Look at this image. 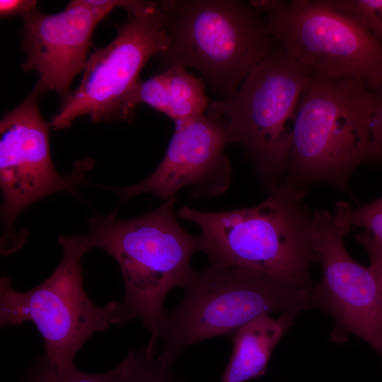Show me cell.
Listing matches in <instances>:
<instances>
[{"label": "cell", "mask_w": 382, "mask_h": 382, "mask_svg": "<svg viewBox=\"0 0 382 382\" xmlns=\"http://www.w3.org/2000/svg\"><path fill=\"white\" fill-rule=\"evenodd\" d=\"M183 296L167 312L158 359L171 366L192 345L216 336H231L263 315H296L317 308L314 289L244 267L209 265L193 271Z\"/></svg>", "instance_id": "5"}, {"label": "cell", "mask_w": 382, "mask_h": 382, "mask_svg": "<svg viewBox=\"0 0 382 382\" xmlns=\"http://www.w3.org/2000/svg\"><path fill=\"white\" fill-rule=\"evenodd\" d=\"M146 103L170 118L169 91L164 74L162 72L144 81H139L128 96L125 108L130 117L139 103Z\"/></svg>", "instance_id": "18"}, {"label": "cell", "mask_w": 382, "mask_h": 382, "mask_svg": "<svg viewBox=\"0 0 382 382\" xmlns=\"http://www.w3.org/2000/svg\"><path fill=\"white\" fill-rule=\"evenodd\" d=\"M107 14L84 0H74L58 13L36 9L23 16L26 57L22 68L38 73L35 90L55 91L64 100L69 96L73 79L87 63L93 31Z\"/></svg>", "instance_id": "13"}, {"label": "cell", "mask_w": 382, "mask_h": 382, "mask_svg": "<svg viewBox=\"0 0 382 382\" xmlns=\"http://www.w3.org/2000/svg\"><path fill=\"white\" fill-rule=\"evenodd\" d=\"M349 230L335 212L313 214L310 238L323 278L315 284L317 308L331 314L337 327L369 343L382 359V289L371 266L354 260L345 246Z\"/></svg>", "instance_id": "11"}, {"label": "cell", "mask_w": 382, "mask_h": 382, "mask_svg": "<svg viewBox=\"0 0 382 382\" xmlns=\"http://www.w3.org/2000/svg\"><path fill=\"white\" fill-rule=\"evenodd\" d=\"M309 81L280 48L255 66L236 93L209 104L210 116L224 120L231 144H240L268 190L283 183L293 123Z\"/></svg>", "instance_id": "8"}, {"label": "cell", "mask_w": 382, "mask_h": 382, "mask_svg": "<svg viewBox=\"0 0 382 382\" xmlns=\"http://www.w3.org/2000/svg\"><path fill=\"white\" fill-rule=\"evenodd\" d=\"M306 193L282 183L253 207L211 212L183 206L178 216L199 228L198 248L209 265L249 268L314 289Z\"/></svg>", "instance_id": "1"}, {"label": "cell", "mask_w": 382, "mask_h": 382, "mask_svg": "<svg viewBox=\"0 0 382 382\" xmlns=\"http://www.w3.org/2000/svg\"><path fill=\"white\" fill-rule=\"evenodd\" d=\"M163 73L169 91L170 119L177 123L204 115L209 105L204 81L179 66L170 67Z\"/></svg>", "instance_id": "15"}, {"label": "cell", "mask_w": 382, "mask_h": 382, "mask_svg": "<svg viewBox=\"0 0 382 382\" xmlns=\"http://www.w3.org/2000/svg\"><path fill=\"white\" fill-rule=\"evenodd\" d=\"M374 100L375 91L360 81L309 78L282 183L306 192L318 183L349 192L352 173L369 156Z\"/></svg>", "instance_id": "3"}, {"label": "cell", "mask_w": 382, "mask_h": 382, "mask_svg": "<svg viewBox=\"0 0 382 382\" xmlns=\"http://www.w3.org/2000/svg\"><path fill=\"white\" fill-rule=\"evenodd\" d=\"M163 25L158 3L146 12L129 15L116 37L88 59L79 87L64 100L51 127H69L74 120L86 115L95 122L129 120L125 102L139 81L142 68L151 57L167 49Z\"/></svg>", "instance_id": "10"}, {"label": "cell", "mask_w": 382, "mask_h": 382, "mask_svg": "<svg viewBox=\"0 0 382 382\" xmlns=\"http://www.w3.org/2000/svg\"><path fill=\"white\" fill-rule=\"evenodd\" d=\"M342 11L353 16L382 42V0H332Z\"/></svg>", "instance_id": "19"}, {"label": "cell", "mask_w": 382, "mask_h": 382, "mask_svg": "<svg viewBox=\"0 0 382 382\" xmlns=\"http://www.w3.org/2000/svg\"><path fill=\"white\" fill-rule=\"evenodd\" d=\"M113 370L103 374H89L75 371L67 376L59 375L44 356L28 373L23 382H112Z\"/></svg>", "instance_id": "20"}, {"label": "cell", "mask_w": 382, "mask_h": 382, "mask_svg": "<svg viewBox=\"0 0 382 382\" xmlns=\"http://www.w3.org/2000/svg\"><path fill=\"white\" fill-rule=\"evenodd\" d=\"M355 238L366 250L370 266L376 271L382 289V242L366 231L357 233Z\"/></svg>", "instance_id": "22"}, {"label": "cell", "mask_w": 382, "mask_h": 382, "mask_svg": "<svg viewBox=\"0 0 382 382\" xmlns=\"http://www.w3.org/2000/svg\"><path fill=\"white\" fill-rule=\"evenodd\" d=\"M112 370V382H180L171 366L155 358L146 345L130 349Z\"/></svg>", "instance_id": "16"}, {"label": "cell", "mask_w": 382, "mask_h": 382, "mask_svg": "<svg viewBox=\"0 0 382 382\" xmlns=\"http://www.w3.org/2000/svg\"><path fill=\"white\" fill-rule=\"evenodd\" d=\"M270 33L309 78L382 85V42L332 0H251Z\"/></svg>", "instance_id": "7"}, {"label": "cell", "mask_w": 382, "mask_h": 382, "mask_svg": "<svg viewBox=\"0 0 382 382\" xmlns=\"http://www.w3.org/2000/svg\"><path fill=\"white\" fill-rule=\"evenodd\" d=\"M371 149L367 163L382 164V85L375 91L371 120Z\"/></svg>", "instance_id": "21"}, {"label": "cell", "mask_w": 382, "mask_h": 382, "mask_svg": "<svg viewBox=\"0 0 382 382\" xmlns=\"http://www.w3.org/2000/svg\"><path fill=\"white\" fill-rule=\"evenodd\" d=\"M296 315L277 318L263 314L234 332L233 350L221 382H245L265 374L273 349L293 325Z\"/></svg>", "instance_id": "14"}, {"label": "cell", "mask_w": 382, "mask_h": 382, "mask_svg": "<svg viewBox=\"0 0 382 382\" xmlns=\"http://www.w3.org/2000/svg\"><path fill=\"white\" fill-rule=\"evenodd\" d=\"M176 197L134 219H119L116 212L88 221L91 248H100L118 263L125 284L122 303L127 321L139 318L151 332L147 349L155 353L167 311L169 291L184 288L193 270L190 260L199 251L197 236L178 223Z\"/></svg>", "instance_id": "2"}, {"label": "cell", "mask_w": 382, "mask_h": 382, "mask_svg": "<svg viewBox=\"0 0 382 382\" xmlns=\"http://www.w3.org/2000/svg\"><path fill=\"white\" fill-rule=\"evenodd\" d=\"M34 89L0 122V187L4 251L16 250L23 241L14 228L18 215L40 199L59 191L76 194L92 168L89 159L77 161L70 175L59 173L52 164L49 144L50 122L40 115ZM3 241L1 243H3Z\"/></svg>", "instance_id": "9"}, {"label": "cell", "mask_w": 382, "mask_h": 382, "mask_svg": "<svg viewBox=\"0 0 382 382\" xmlns=\"http://www.w3.org/2000/svg\"><path fill=\"white\" fill-rule=\"evenodd\" d=\"M37 1L32 0H1L0 14L1 17H9L16 15H25L35 11Z\"/></svg>", "instance_id": "23"}, {"label": "cell", "mask_w": 382, "mask_h": 382, "mask_svg": "<svg viewBox=\"0 0 382 382\" xmlns=\"http://www.w3.org/2000/svg\"><path fill=\"white\" fill-rule=\"evenodd\" d=\"M175 125L162 161L148 178L127 187H103L113 190L124 201L144 193L166 200L186 186L195 197L224 192L231 178V163L224 153L230 144L224 120L201 115Z\"/></svg>", "instance_id": "12"}, {"label": "cell", "mask_w": 382, "mask_h": 382, "mask_svg": "<svg viewBox=\"0 0 382 382\" xmlns=\"http://www.w3.org/2000/svg\"><path fill=\"white\" fill-rule=\"evenodd\" d=\"M59 243L62 260L37 286L19 292L8 277L1 278L0 323H33L43 338L45 357L64 377L76 369L74 359L93 334L128 321L122 302L99 307L84 290L81 258L92 249L87 235L62 236Z\"/></svg>", "instance_id": "6"}, {"label": "cell", "mask_w": 382, "mask_h": 382, "mask_svg": "<svg viewBox=\"0 0 382 382\" xmlns=\"http://www.w3.org/2000/svg\"><path fill=\"white\" fill-rule=\"evenodd\" d=\"M334 212L349 231L353 227H362L382 242V196L372 202L355 207L338 202Z\"/></svg>", "instance_id": "17"}, {"label": "cell", "mask_w": 382, "mask_h": 382, "mask_svg": "<svg viewBox=\"0 0 382 382\" xmlns=\"http://www.w3.org/2000/svg\"><path fill=\"white\" fill-rule=\"evenodd\" d=\"M158 3L168 40L166 50L157 55L163 70L173 66L197 69L220 99L233 96L251 69L276 49L266 20L247 2Z\"/></svg>", "instance_id": "4"}]
</instances>
